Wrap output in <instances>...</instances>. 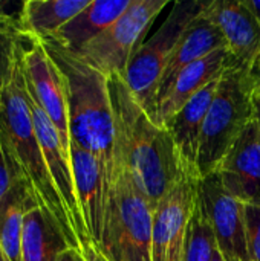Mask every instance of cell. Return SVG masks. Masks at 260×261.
Here are the masks:
<instances>
[{"instance_id":"cell-1","label":"cell","mask_w":260,"mask_h":261,"mask_svg":"<svg viewBox=\"0 0 260 261\" xmlns=\"http://www.w3.org/2000/svg\"><path fill=\"white\" fill-rule=\"evenodd\" d=\"M0 133L12 182L23 187L35 205L58 225L70 248L81 251V243L52 180L34 128L20 54L15 69L0 93Z\"/></svg>"},{"instance_id":"cell-2","label":"cell","mask_w":260,"mask_h":261,"mask_svg":"<svg viewBox=\"0 0 260 261\" xmlns=\"http://www.w3.org/2000/svg\"><path fill=\"white\" fill-rule=\"evenodd\" d=\"M116 130V161L156 206L187 171L166 127L139 106L123 76L109 78Z\"/></svg>"},{"instance_id":"cell-3","label":"cell","mask_w":260,"mask_h":261,"mask_svg":"<svg viewBox=\"0 0 260 261\" xmlns=\"http://www.w3.org/2000/svg\"><path fill=\"white\" fill-rule=\"evenodd\" d=\"M40 40L64 78L70 142L101 161L109 187H112L118 171V161L109 78L89 66L77 54L69 52L46 38Z\"/></svg>"},{"instance_id":"cell-4","label":"cell","mask_w":260,"mask_h":261,"mask_svg":"<svg viewBox=\"0 0 260 261\" xmlns=\"http://www.w3.org/2000/svg\"><path fill=\"white\" fill-rule=\"evenodd\" d=\"M259 87V73L244 67H233L222 76L201 135L198 154L201 179L216 174L234 144L256 122L254 98Z\"/></svg>"},{"instance_id":"cell-5","label":"cell","mask_w":260,"mask_h":261,"mask_svg":"<svg viewBox=\"0 0 260 261\" xmlns=\"http://www.w3.org/2000/svg\"><path fill=\"white\" fill-rule=\"evenodd\" d=\"M155 206L124 165L118 167L107 196L101 240L109 261H152Z\"/></svg>"},{"instance_id":"cell-6","label":"cell","mask_w":260,"mask_h":261,"mask_svg":"<svg viewBox=\"0 0 260 261\" xmlns=\"http://www.w3.org/2000/svg\"><path fill=\"white\" fill-rule=\"evenodd\" d=\"M204 6L205 2L202 0L175 2L172 12H169L159 29L139 46L123 75L129 90L152 119L164 70L181 37L202 12Z\"/></svg>"},{"instance_id":"cell-7","label":"cell","mask_w":260,"mask_h":261,"mask_svg":"<svg viewBox=\"0 0 260 261\" xmlns=\"http://www.w3.org/2000/svg\"><path fill=\"white\" fill-rule=\"evenodd\" d=\"M169 3V0H132L126 12L84 44L77 55L107 78L123 76L153 21Z\"/></svg>"},{"instance_id":"cell-8","label":"cell","mask_w":260,"mask_h":261,"mask_svg":"<svg viewBox=\"0 0 260 261\" xmlns=\"http://www.w3.org/2000/svg\"><path fill=\"white\" fill-rule=\"evenodd\" d=\"M20 63L29 96L41 107L57 128L64 148L70 151L67 92L61 70L41 40L29 34H23L20 43Z\"/></svg>"},{"instance_id":"cell-9","label":"cell","mask_w":260,"mask_h":261,"mask_svg":"<svg viewBox=\"0 0 260 261\" xmlns=\"http://www.w3.org/2000/svg\"><path fill=\"white\" fill-rule=\"evenodd\" d=\"M201 176H184L155 206L152 261H184L188 229L199 202Z\"/></svg>"},{"instance_id":"cell-10","label":"cell","mask_w":260,"mask_h":261,"mask_svg":"<svg viewBox=\"0 0 260 261\" xmlns=\"http://www.w3.org/2000/svg\"><path fill=\"white\" fill-rule=\"evenodd\" d=\"M199 203L211 225L216 248L225 261H250L245 225L247 205L224 190L218 174L201 180Z\"/></svg>"},{"instance_id":"cell-11","label":"cell","mask_w":260,"mask_h":261,"mask_svg":"<svg viewBox=\"0 0 260 261\" xmlns=\"http://www.w3.org/2000/svg\"><path fill=\"white\" fill-rule=\"evenodd\" d=\"M202 14L222 32L239 67L260 73V24L244 0H208Z\"/></svg>"},{"instance_id":"cell-12","label":"cell","mask_w":260,"mask_h":261,"mask_svg":"<svg viewBox=\"0 0 260 261\" xmlns=\"http://www.w3.org/2000/svg\"><path fill=\"white\" fill-rule=\"evenodd\" d=\"M28 96H29V93H28ZM29 106H31L34 128H35L40 147L43 150L49 173H51L52 180L67 208L74 229H75L77 237L83 246L86 242H90V240H89V236H87V231L84 226L80 205H78L74 170H72V162H70V151H67L64 148L57 128L54 127L51 119L46 116V113L41 110V107L31 96H29Z\"/></svg>"},{"instance_id":"cell-13","label":"cell","mask_w":260,"mask_h":261,"mask_svg":"<svg viewBox=\"0 0 260 261\" xmlns=\"http://www.w3.org/2000/svg\"><path fill=\"white\" fill-rule=\"evenodd\" d=\"M70 162L84 226L89 240L98 245L103 234L107 196L110 190L106 170L97 156L74 142H70Z\"/></svg>"},{"instance_id":"cell-14","label":"cell","mask_w":260,"mask_h":261,"mask_svg":"<svg viewBox=\"0 0 260 261\" xmlns=\"http://www.w3.org/2000/svg\"><path fill=\"white\" fill-rule=\"evenodd\" d=\"M224 190L245 205H260V138L253 122L216 171Z\"/></svg>"},{"instance_id":"cell-15","label":"cell","mask_w":260,"mask_h":261,"mask_svg":"<svg viewBox=\"0 0 260 261\" xmlns=\"http://www.w3.org/2000/svg\"><path fill=\"white\" fill-rule=\"evenodd\" d=\"M233 67H239L227 49H219L208 57L185 67L175 80L169 93L156 104L153 121L164 127L195 95Z\"/></svg>"},{"instance_id":"cell-16","label":"cell","mask_w":260,"mask_h":261,"mask_svg":"<svg viewBox=\"0 0 260 261\" xmlns=\"http://www.w3.org/2000/svg\"><path fill=\"white\" fill-rule=\"evenodd\" d=\"M221 80H222V76L215 80L208 86H205L164 125L169 130V133L176 145V150L179 153L184 168L198 176H201L199 170H198L201 135H202L207 113L215 99V95L218 92Z\"/></svg>"},{"instance_id":"cell-17","label":"cell","mask_w":260,"mask_h":261,"mask_svg":"<svg viewBox=\"0 0 260 261\" xmlns=\"http://www.w3.org/2000/svg\"><path fill=\"white\" fill-rule=\"evenodd\" d=\"M219 49H227L225 37L222 35L221 29L201 12L187 28V31L184 32V35L181 37L179 43L173 50V55L159 83L156 104L169 93L176 76L185 67L208 57L210 54Z\"/></svg>"},{"instance_id":"cell-18","label":"cell","mask_w":260,"mask_h":261,"mask_svg":"<svg viewBox=\"0 0 260 261\" xmlns=\"http://www.w3.org/2000/svg\"><path fill=\"white\" fill-rule=\"evenodd\" d=\"M132 0H90V3L46 40L77 54L92 38L115 23Z\"/></svg>"},{"instance_id":"cell-19","label":"cell","mask_w":260,"mask_h":261,"mask_svg":"<svg viewBox=\"0 0 260 261\" xmlns=\"http://www.w3.org/2000/svg\"><path fill=\"white\" fill-rule=\"evenodd\" d=\"M70 245L58 225L40 208H32L25 217L21 261H57Z\"/></svg>"},{"instance_id":"cell-20","label":"cell","mask_w":260,"mask_h":261,"mask_svg":"<svg viewBox=\"0 0 260 261\" xmlns=\"http://www.w3.org/2000/svg\"><path fill=\"white\" fill-rule=\"evenodd\" d=\"M89 3L90 0H26L20 12V26L25 34L51 37Z\"/></svg>"},{"instance_id":"cell-21","label":"cell","mask_w":260,"mask_h":261,"mask_svg":"<svg viewBox=\"0 0 260 261\" xmlns=\"http://www.w3.org/2000/svg\"><path fill=\"white\" fill-rule=\"evenodd\" d=\"M35 206V202L18 184H12L0 199V248L6 261H21L25 217Z\"/></svg>"},{"instance_id":"cell-22","label":"cell","mask_w":260,"mask_h":261,"mask_svg":"<svg viewBox=\"0 0 260 261\" xmlns=\"http://www.w3.org/2000/svg\"><path fill=\"white\" fill-rule=\"evenodd\" d=\"M216 251V240L211 225L198 202V208L190 223L184 261H211Z\"/></svg>"},{"instance_id":"cell-23","label":"cell","mask_w":260,"mask_h":261,"mask_svg":"<svg viewBox=\"0 0 260 261\" xmlns=\"http://www.w3.org/2000/svg\"><path fill=\"white\" fill-rule=\"evenodd\" d=\"M23 34L18 20L0 18V93L15 69Z\"/></svg>"},{"instance_id":"cell-24","label":"cell","mask_w":260,"mask_h":261,"mask_svg":"<svg viewBox=\"0 0 260 261\" xmlns=\"http://www.w3.org/2000/svg\"><path fill=\"white\" fill-rule=\"evenodd\" d=\"M245 225L250 261H260V205L245 206Z\"/></svg>"},{"instance_id":"cell-25","label":"cell","mask_w":260,"mask_h":261,"mask_svg":"<svg viewBox=\"0 0 260 261\" xmlns=\"http://www.w3.org/2000/svg\"><path fill=\"white\" fill-rule=\"evenodd\" d=\"M12 177L8 168V161H6V153H5V147H3V139H2V133H0V199L11 190L12 187Z\"/></svg>"},{"instance_id":"cell-26","label":"cell","mask_w":260,"mask_h":261,"mask_svg":"<svg viewBox=\"0 0 260 261\" xmlns=\"http://www.w3.org/2000/svg\"><path fill=\"white\" fill-rule=\"evenodd\" d=\"M21 3L11 2V0H0V18H15L20 21V12H21Z\"/></svg>"},{"instance_id":"cell-27","label":"cell","mask_w":260,"mask_h":261,"mask_svg":"<svg viewBox=\"0 0 260 261\" xmlns=\"http://www.w3.org/2000/svg\"><path fill=\"white\" fill-rule=\"evenodd\" d=\"M81 252H83L86 261H109L101 254V251L97 248V245L93 242H86L81 246Z\"/></svg>"},{"instance_id":"cell-28","label":"cell","mask_w":260,"mask_h":261,"mask_svg":"<svg viewBox=\"0 0 260 261\" xmlns=\"http://www.w3.org/2000/svg\"><path fill=\"white\" fill-rule=\"evenodd\" d=\"M57 261H86V260H84V255H83V252H81V251L74 249V248H69V249H66V251L58 257V260Z\"/></svg>"},{"instance_id":"cell-29","label":"cell","mask_w":260,"mask_h":261,"mask_svg":"<svg viewBox=\"0 0 260 261\" xmlns=\"http://www.w3.org/2000/svg\"><path fill=\"white\" fill-rule=\"evenodd\" d=\"M244 2L248 6V9L254 14V17L257 18L260 24V0H244Z\"/></svg>"},{"instance_id":"cell-30","label":"cell","mask_w":260,"mask_h":261,"mask_svg":"<svg viewBox=\"0 0 260 261\" xmlns=\"http://www.w3.org/2000/svg\"><path fill=\"white\" fill-rule=\"evenodd\" d=\"M254 104H256V122H257V128H259V138H260V87H259V90H257V93H256Z\"/></svg>"},{"instance_id":"cell-31","label":"cell","mask_w":260,"mask_h":261,"mask_svg":"<svg viewBox=\"0 0 260 261\" xmlns=\"http://www.w3.org/2000/svg\"><path fill=\"white\" fill-rule=\"evenodd\" d=\"M211 261H225V258L222 257V254L218 251V248H216V251H215V255H213V260Z\"/></svg>"},{"instance_id":"cell-32","label":"cell","mask_w":260,"mask_h":261,"mask_svg":"<svg viewBox=\"0 0 260 261\" xmlns=\"http://www.w3.org/2000/svg\"><path fill=\"white\" fill-rule=\"evenodd\" d=\"M0 261H6L5 255H3V251H2V248H0Z\"/></svg>"},{"instance_id":"cell-33","label":"cell","mask_w":260,"mask_h":261,"mask_svg":"<svg viewBox=\"0 0 260 261\" xmlns=\"http://www.w3.org/2000/svg\"><path fill=\"white\" fill-rule=\"evenodd\" d=\"M259 75H260V73H259Z\"/></svg>"}]
</instances>
